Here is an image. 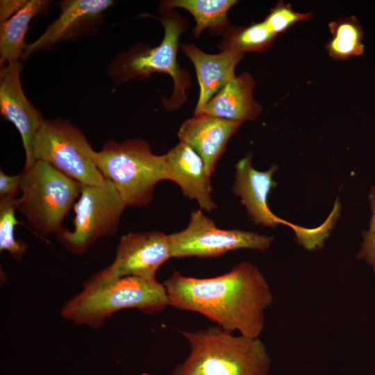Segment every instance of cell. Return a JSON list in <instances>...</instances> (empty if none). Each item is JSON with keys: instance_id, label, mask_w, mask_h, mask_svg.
<instances>
[{"instance_id": "44dd1931", "label": "cell", "mask_w": 375, "mask_h": 375, "mask_svg": "<svg viewBox=\"0 0 375 375\" xmlns=\"http://www.w3.org/2000/svg\"><path fill=\"white\" fill-rule=\"evenodd\" d=\"M276 36L262 21L247 26L227 28L218 47L222 51L261 53L272 45Z\"/></svg>"}, {"instance_id": "cb8c5ba5", "label": "cell", "mask_w": 375, "mask_h": 375, "mask_svg": "<svg viewBox=\"0 0 375 375\" xmlns=\"http://www.w3.org/2000/svg\"><path fill=\"white\" fill-rule=\"evenodd\" d=\"M369 201L372 215L368 230L363 235V242L358 257L365 260L375 274V186L371 188Z\"/></svg>"}, {"instance_id": "2e32d148", "label": "cell", "mask_w": 375, "mask_h": 375, "mask_svg": "<svg viewBox=\"0 0 375 375\" xmlns=\"http://www.w3.org/2000/svg\"><path fill=\"white\" fill-rule=\"evenodd\" d=\"M255 84L249 73L235 75L212 97L199 113L242 123L256 119L260 114L262 107L253 97Z\"/></svg>"}, {"instance_id": "d4e9b609", "label": "cell", "mask_w": 375, "mask_h": 375, "mask_svg": "<svg viewBox=\"0 0 375 375\" xmlns=\"http://www.w3.org/2000/svg\"><path fill=\"white\" fill-rule=\"evenodd\" d=\"M21 178V173L10 176L0 171V200L15 199V195L20 190Z\"/></svg>"}, {"instance_id": "e0dca14e", "label": "cell", "mask_w": 375, "mask_h": 375, "mask_svg": "<svg viewBox=\"0 0 375 375\" xmlns=\"http://www.w3.org/2000/svg\"><path fill=\"white\" fill-rule=\"evenodd\" d=\"M114 3L111 0H72L62 3L59 17L33 43L26 46L23 58L65 39L85 22L97 17Z\"/></svg>"}, {"instance_id": "7402d4cb", "label": "cell", "mask_w": 375, "mask_h": 375, "mask_svg": "<svg viewBox=\"0 0 375 375\" xmlns=\"http://www.w3.org/2000/svg\"><path fill=\"white\" fill-rule=\"evenodd\" d=\"M15 199L0 200V250L19 260L26 251V245L17 240L15 234V227L19 224L15 216Z\"/></svg>"}, {"instance_id": "7c38bea8", "label": "cell", "mask_w": 375, "mask_h": 375, "mask_svg": "<svg viewBox=\"0 0 375 375\" xmlns=\"http://www.w3.org/2000/svg\"><path fill=\"white\" fill-rule=\"evenodd\" d=\"M21 69L22 65L19 61L8 63L1 67L0 111L20 134L25 151L24 169H26L35 162L33 153L34 140L44 119L23 92L20 81Z\"/></svg>"}, {"instance_id": "603a6c76", "label": "cell", "mask_w": 375, "mask_h": 375, "mask_svg": "<svg viewBox=\"0 0 375 375\" xmlns=\"http://www.w3.org/2000/svg\"><path fill=\"white\" fill-rule=\"evenodd\" d=\"M312 16L311 12H295L290 3L278 1L270 10L264 22L269 29L276 35L285 31L295 23L309 20Z\"/></svg>"}, {"instance_id": "d6986e66", "label": "cell", "mask_w": 375, "mask_h": 375, "mask_svg": "<svg viewBox=\"0 0 375 375\" xmlns=\"http://www.w3.org/2000/svg\"><path fill=\"white\" fill-rule=\"evenodd\" d=\"M236 3L235 0H172L164 1L162 5L166 10L181 8L190 12L196 22L193 34L199 37L207 28L226 31L227 12Z\"/></svg>"}, {"instance_id": "4fadbf2b", "label": "cell", "mask_w": 375, "mask_h": 375, "mask_svg": "<svg viewBox=\"0 0 375 375\" xmlns=\"http://www.w3.org/2000/svg\"><path fill=\"white\" fill-rule=\"evenodd\" d=\"M163 156L166 179L176 183L184 195L195 200L201 210H215L217 206L211 196V175L199 154L180 142Z\"/></svg>"}, {"instance_id": "277c9868", "label": "cell", "mask_w": 375, "mask_h": 375, "mask_svg": "<svg viewBox=\"0 0 375 375\" xmlns=\"http://www.w3.org/2000/svg\"><path fill=\"white\" fill-rule=\"evenodd\" d=\"M97 166L110 181L126 206H144L151 201L156 184L167 180L163 155L152 153L141 139L109 141L96 152Z\"/></svg>"}, {"instance_id": "ac0fdd59", "label": "cell", "mask_w": 375, "mask_h": 375, "mask_svg": "<svg viewBox=\"0 0 375 375\" xmlns=\"http://www.w3.org/2000/svg\"><path fill=\"white\" fill-rule=\"evenodd\" d=\"M49 2L29 0L15 15L0 26V63L18 61L26 47L24 38L31 19L40 13Z\"/></svg>"}, {"instance_id": "8992f818", "label": "cell", "mask_w": 375, "mask_h": 375, "mask_svg": "<svg viewBox=\"0 0 375 375\" xmlns=\"http://www.w3.org/2000/svg\"><path fill=\"white\" fill-rule=\"evenodd\" d=\"M83 132L62 120H44L34 140L35 161L45 162L80 184L97 185L105 178Z\"/></svg>"}, {"instance_id": "4316f807", "label": "cell", "mask_w": 375, "mask_h": 375, "mask_svg": "<svg viewBox=\"0 0 375 375\" xmlns=\"http://www.w3.org/2000/svg\"><path fill=\"white\" fill-rule=\"evenodd\" d=\"M140 375H149V374H147V373H142V374H141Z\"/></svg>"}, {"instance_id": "7a4b0ae2", "label": "cell", "mask_w": 375, "mask_h": 375, "mask_svg": "<svg viewBox=\"0 0 375 375\" xmlns=\"http://www.w3.org/2000/svg\"><path fill=\"white\" fill-rule=\"evenodd\" d=\"M169 306L163 283L156 278L109 277L101 271L89 278L83 290L61 309V316L76 324L101 327L117 311L136 308L154 314Z\"/></svg>"}, {"instance_id": "484cf974", "label": "cell", "mask_w": 375, "mask_h": 375, "mask_svg": "<svg viewBox=\"0 0 375 375\" xmlns=\"http://www.w3.org/2000/svg\"><path fill=\"white\" fill-rule=\"evenodd\" d=\"M26 2V0H1L0 1L1 23L4 22L17 12Z\"/></svg>"}, {"instance_id": "9a60e30c", "label": "cell", "mask_w": 375, "mask_h": 375, "mask_svg": "<svg viewBox=\"0 0 375 375\" xmlns=\"http://www.w3.org/2000/svg\"><path fill=\"white\" fill-rule=\"evenodd\" d=\"M181 49L195 67L199 94L194 114H198L212 97L235 76V66L244 53L224 50L217 54H210L192 44H183Z\"/></svg>"}, {"instance_id": "ffe728a7", "label": "cell", "mask_w": 375, "mask_h": 375, "mask_svg": "<svg viewBox=\"0 0 375 375\" xmlns=\"http://www.w3.org/2000/svg\"><path fill=\"white\" fill-rule=\"evenodd\" d=\"M328 26L332 38L326 48L331 58L342 60L363 53V31L356 17L339 18L329 22Z\"/></svg>"}, {"instance_id": "ba28073f", "label": "cell", "mask_w": 375, "mask_h": 375, "mask_svg": "<svg viewBox=\"0 0 375 375\" xmlns=\"http://www.w3.org/2000/svg\"><path fill=\"white\" fill-rule=\"evenodd\" d=\"M169 236L172 258H214L240 249L265 251L274 240L255 232L219 228L200 209L191 212L185 228Z\"/></svg>"}, {"instance_id": "3957f363", "label": "cell", "mask_w": 375, "mask_h": 375, "mask_svg": "<svg viewBox=\"0 0 375 375\" xmlns=\"http://www.w3.org/2000/svg\"><path fill=\"white\" fill-rule=\"evenodd\" d=\"M190 345L188 356L171 375H267L271 359L258 338L235 335L219 326L181 331Z\"/></svg>"}, {"instance_id": "5bb4252c", "label": "cell", "mask_w": 375, "mask_h": 375, "mask_svg": "<svg viewBox=\"0 0 375 375\" xmlns=\"http://www.w3.org/2000/svg\"><path fill=\"white\" fill-rule=\"evenodd\" d=\"M242 124L201 112L182 124L178 137L180 142L188 144L199 154L212 175L228 140Z\"/></svg>"}, {"instance_id": "5b68a950", "label": "cell", "mask_w": 375, "mask_h": 375, "mask_svg": "<svg viewBox=\"0 0 375 375\" xmlns=\"http://www.w3.org/2000/svg\"><path fill=\"white\" fill-rule=\"evenodd\" d=\"M21 174L22 196L15 199L16 208L38 232L57 234L80 195L81 184L40 160L23 169Z\"/></svg>"}, {"instance_id": "9c48e42d", "label": "cell", "mask_w": 375, "mask_h": 375, "mask_svg": "<svg viewBox=\"0 0 375 375\" xmlns=\"http://www.w3.org/2000/svg\"><path fill=\"white\" fill-rule=\"evenodd\" d=\"M160 20L165 29L161 43L129 58L126 63V75L133 77L163 72L171 76L174 90L166 104L174 108L186 101L185 89L190 83L188 73L179 67L176 60L178 39L185 30V24L181 17L174 12L164 15Z\"/></svg>"}, {"instance_id": "52a82bcc", "label": "cell", "mask_w": 375, "mask_h": 375, "mask_svg": "<svg viewBox=\"0 0 375 375\" xmlns=\"http://www.w3.org/2000/svg\"><path fill=\"white\" fill-rule=\"evenodd\" d=\"M126 207L110 181L81 184L79 199L73 206L74 229L63 228L58 240L72 253L82 254L97 239L115 233Z\"/></svg>"}, {"instance_id": "30bf717a", "label": "cell", "mask_w": 375, "mask_h": 375, "mask_svg": "<svg viewBox=\"0 0 375 375\" xmlns=\"http://www.w3.org/2000/svg\"><path fill=\"white\" fill-rule=\"evenodd\" d=\"M171 258L169 235L158 231L129 232L120 238L113 262L101 272L109 277L156 278L158 268Z\"/></svg>"}, {"instance_id": "8fae6325", "label": "cell", "mask_w": 375, "mask_h": 375, "mask_svg": "<svg viewBox=\"0 0 375 375\" xmlns=\"http://www.w3.org/2000/svg\"><path fill=\"white\" fill-rule=\"evenodd\" d=\"M277 167L273 165L267 171L260 172L251 165V155L248 154L235 165V181L233 192L239 196L241 203L245 207L251 220L257 224L271 228L278 224L291 226L299 242L303 247L310 244L316 235V228L299 227L277 217L267 205V198L271 190L276 186L272 179Z\"/></svg>"}, {"instance_id": "6da1fadb", "label": "cell", "mask_w": 375, "mask_h": 375, "mask_svg": "<svg viewBox=\"0 0 375 375\" xmlns=\"http://www.w3.org/2000/svg\"><path fill=\"white\" fill-rule=\"evenodd\" d=\"M162 283L169 306L197 312L224 330L253 338L260 335L265 310L273 302L265 276L248 262L211 278L185 276L175 271Z\"/></svg>"}]
</instances>
